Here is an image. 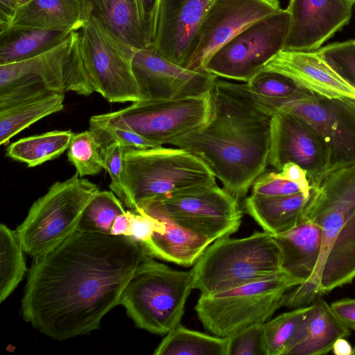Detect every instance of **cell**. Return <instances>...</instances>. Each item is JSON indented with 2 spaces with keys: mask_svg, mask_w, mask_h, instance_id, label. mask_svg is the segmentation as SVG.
Segmentation results:
<instances>
[{
  "mask_svg": "<svg viewBox=\"0 0 355 355\" xmlns=\"http://www.w3.org/2000/svg\"><path fill=\"white\" fill-rule=\"evenodd\" d=\"M245 85L251 96L257 101L287 99L304 89L283 74L263 70Z\"/></svg>",
  "mask_w": 355,
  "mask_h": 355,
  "instance_id": "obj_35",
  "label": "cell"
},
{
  "mask_svg": "<svg viewBox=\"0 0 355 355\" xmlns=\"http://www.w3.org/2000/svg\"><path fill=\"white\" fill-rule=\"evenodd\" d=\"M68 149V159L80 178L96 175L104 169L101 146L91 130L74 134Z\"/></svg>",
  "mask_w": 355,
  "mask_h": 355,
  "instance_id": "obj_34",
  "label": "cell"
},
{
  "mask_svg": "<svg viewBox=\"0 0 355 355\" xmlns=\"http://www.w3.org/2000/svg\"><path fill=\"white\" fill-rule=\"evenodd\" d=\"M347 1H349L351 4H352L354 6V4L355 3V0H347Z\"/></svg>",
  "mask_w": 355,
  "mask_h": 355,
  "instance_id": "obj_47",
  "label": "cell"
},
{
  "mask_svg": "<svg viewBox=\"0 0 355 355\" xmlns=\"http://www.w3.org/2000/svg\"><path fill=\"white\" fill-rule=\"evenodd\" d=\"M89 13L82 0H29L18 8L12 26L78 31Z\"/></svg>",
  "mask_w": 355,
  "mask_h": 355,
  "instance_id": "obj_25",
  "label": "cell"
},
{
  "mask_svg": "<svg viewBox=\"0 0 355 355\" xmlns=\"http://www.w3.org/2000/svg\"><path fill=\"white\" fill-rule=\"evenodd\" d=\"M16 2L17 3L19 7L21 6V5L26 3V2H28L29 0H15Z\"/></svg>",
  "mask_w": 355,
  "mask_h": 355,
  "instance_id": "obj_46",
  "label": "cell"
},
{
  "mask_svg": "<svg viewBox=\"0 0 355 355\" xmlns=\"http://www.w3.org/2000/svg\"><path fill=\"white\" fill-rule=\"evenodd\" d=\"M290 26L286 9L252 24L215 51L202 70L218 78L248 83L284 50Z\"/></svg>",
  "mask_w": 355,
  "mask_h": 355,
  "instance_id": "obj_13",
  "label": "cell"
},
{
  "mask_svg": "<svg viewBox=\"0 0 355 355\" xmlns=\"http://www.w3.org/2000/svg\"><path fill=\"white\" fill-rule=\"evenodd\" d=\"M64 99V94L55 93L1 110L0 144H8L11 138L33 123L61 111Z\"/></svg>",
  "mask_w": 355,
  "mask_h": 355,
  "instance_id": "obj_30",
  "label": "cell"
},
{
  "mask_svg": "<svg viewBox=\"0 0 355 355\" xmlns=\"http://www.w3.org/2000/svg\"><path fill=\"white\" fill-rule=\"evenodd\" d=\"M309 218L322 229L321 254L310 279L285 294L284 306L290 309L309 305L355 279V167L328 174Z\"/></svg>",
  "mask_w": 355,
  "mask_h": 355,
  "instance_id": "obj_3",
  "label": "cell"
},
{
  "mask_svg": "<svg viewBox=\"0 0 355 355\" xmlns=\"http://www.w3.org/2000/svg\"><path fill=\"white\" fill-rule=\"evenodd\" d=\"M73 135L70 130H53L22 138L8 146L6 155L34 167L62 155L69 148Z\"/></svg>",
  "mask_w": 355,
  "mask_h": 355,
  "instance_id": "obj_32",
  "label": "cell"
},
{
  "mask_svg": "<svg viewBox=\"0 0 355 355\" xmlns=\"http://www.w3.org/2000/svg\"><path fill=\"white\" fill-rule=\"evenodd\" d=\"M277 174L279 178L297 184L304 193L310 194L313 187L309 183L306 171L297 164L291 162L284 164Z\"/></svg>",
  "mask_w": 355,
  "mask_h": 355,
  "instance_id": "obj_41",
  "label": "cell"
},
{
  "mask_svg": "<svg viewBox=\"0 0 355 355\" xmlns=\"http://www.w3.org/2000/svg\"><path fill=\"white\" fill-rule=\"evenodd\" d=\"M130 229V210L113 191H98L84 209L77 231L128 236Z\"/></svg>",
  "mask_w": 355,
  "mask_h": 355,
  "instance_id": "obj_28",
  "label": "cell"
},
{
  "mask_svg": "<svg viewBox=\"0 0 355 355\" xmlns=\"http://www.w3.org/2000/svg\"><path fill=\"white\" fill-rule=\"evenodd\" d=\"M312 304L295 308L263 324L265 355H288L300 340Z\"/></svg>",
  "mask_w": 355,
  "mask_h": 355,
  "instance_id": "obj_29",
  "label": "cell"
},
{
  "mask_svg": "<svg viewBox=\"0 0 355 355\" xmlns=\"http://www.w3.org/2000/svg\"><path fill=\"white\" fill-rule=\"evenodd\" d=\"M252 193L268 196H286L302 192L295 183L279 178L275 171L261 174L252 186Z\"/></svg>",
  "mask_w": 355,
  "mask_h": 355,
  "instance_id": "obj_40",
  "label": "cell"
},
{
  "mask_svg": "<svg viewBox=\"0 0 355 355\" xmlns=\"http://www.w3.org/2000/svg\"><path fill=\"white\" fill-rule=\"evenodd\" d=\"M273 236L281 252L282 270L301 284L309 280L321 254V227L308 219L294 228Z\"/></svg>",
  "mask_w": 355,
  "mask_h": 355,
  "instance_id": "obj_23",
  "label": "cell"
},
{
  "mask_svg": "<svg viewBox=\"0 0 355 355\" xmlns=\"http://www.w3.org/2000/svg\"><path fill=\"white\" fill-rule=\"evenodd\" d=\"M146 256L131 237L75 232L33 259L21 303L24 320L58 341L98 329L103 317L120 304Z\"/></svg>",
  "mask_w": 355,
  "mask_h": 355,
  "instance_id": "obj_1",
  "label": "cell"
},
{
  "mask_svg": "<svg viewBox=\"0 0 355 355\" xmlns=\"http://www.w3.org/2000/svg\"><path fill=\"white\" fill-rule=\"evenodd\" d=\"M229 338L189 329L181 324L170 330L154 355H228Z\"/></svg>",
  "mask_w": 355,
  "mask_h": 355,
  "instance_id": "obj_31",
  "label": "cell"
},
{
  "mask_svg": "<svg viewBox=\"0 0 355 355\" xmlns=\"http://www.w3.org/2000/svg\"><path fill=\"white\" fill-rule=\"evenodd\" d=\"M304 168L312 187L331 172L329 151L313 128L300 117L277 111L271 120L268 165L280 171L287 162Z\"/></svg>",
  "mask_w": 355,
  "mask_h": 355,
  "instance_id": "obj_16",
  "label": "cell"
},
{
  "mask_svg": "<svg viewBox=\"0 0 355 355\" xmlns=\"http://www.w3.org/2000/svg\"><path fill=\"white\" fill-rule=\"evenodd\" d=\"M136 210L160 220L164 225L162 232L154 233L141 245L147 256L189 267L213 243L207 237L184 228L149 202H142Z\"/></svg>",
  "mask_w": 355,
  "mask_h": 355,
  "instance_id": "obj_21",
  "label": "cell"
},
{
  "mask_svg": "<svg viewBox=\"0 0 355 355\" xmlns=\"http://www.w3.org/2000/svg\"><path fill=\"white\" fill-rule=\"evenodd\" d=\"M313 187L310 194L303 192L279 196L252 193L243 201L245 213L262 229L272 235L290 230L307 220L318 193Z\"/></svg>",
  "mask_w": 355,
  "mask_h": 355,
  "instance_id": "obj_22",
  "label": "cell"
},
{
  "mask_svg": "<svg viewBox=\"0 0 355 355\" xmlns=\"http://www.w3.org/2000/svg\"><path fill=\"white\" fill-rule=\"evenodd\" d=\"M211 91L175 99H141L118 111L92 116L89 123L114 125L161 146L168 144L209 121Z\"/></svg>",
  "mask_w": 355,
  "mask_h": 355,
  "instance_id": "obj_11",
  "label": "cell"
},
{
  "mask_svg": "<svg viewBox=\"0 0 355 355\" xmlns=\"http://www.w3.org/2000/svg\"><path fill=\"white\" fill-rule=\"evenodd\" d=\"M262 70L283 74L300 87L321 96L355 100V89L342 79L315 51L282 50Z\"/></svg>",
  "mask_w": 355,
  "mask_h": 355,
  "instance_id": "obj_20",
  "label": "cell"
},
{
  "mask_svg": "<svg viewBox=\"0 0 355 355\" xmlns=\"http://www.w3.org/2000/svg\"><path fill=\"white\" fill-rule=\"evenodd\" d=\"M76 37L73 31L47 51L0 64V110L55 93L94 92L76 48Z\"/></svg>",
  "mask_w": 355,
  "mask_h": 355,
  "instance_id": "obj_4",
  "label": "cell"
},
{
  "mask_svg": "<svg viewBox=\"0 0 355 355\" xmlns=\"http://www.w3.org/2000/svg\"><path fill=\"white\" fill-rule=\"evenodd\" d=\"M71 33L12 26L0 33V64L22 61L47 51L64 40Z\"/></svg>",
  "mask_w": 355,
  "mask_h": 355,
  "instance_id": "obj_27",
  "label": "cell"
},
{
  "mask_svg": "<svg viewBox=\"0 0 355 355\" xmlns=\"http://www.w3.org/2000/svg\"><path fill=\"white\" fill-rule=\"evenodd\" d=\"M193 289L191 271L175 270L146 256L123 289L120 304L138 328L166 335L180 324Z\"/></svg>",
  "mask_w": 355,
  "mask_h": 355,
  "instance_id": "obj_7",
  "label": "cell"
},
{
  "mask_svg": "<svg viewBox=\"0 0 355 355\" xmlns=\"http://www.w3.org/2000/svg\"><path fill=\"white\" fill-rule=\"evenodd\" d=\"M336 316L349 329L355 330V298H344L330 304Z\"/></svg>",
  "mask_w": 355,
  "mask_h": 355,
  "instance_id": "obj_42",
  "label": "cell"
},
{
  "mask_svg": "<svg viewBox=\"0 0 355 355\" xmlns=\"http://www.w3.org/2000/svg\"><path fill=\"white\" fill-rule=\"evenodd\" d=\"M347 0H290V26L284 50L315 51L350 21Z\"/></svg>",
  "mask_w": 355,
  "mask_h": 355,
  "instance_id": "obj_18",
  "label": "cell"
},
{
  "mask_svg": "<svg viewBox=\"0 0 355 355\" xmlns=\"http://www.w3.org/2000/svg\"><path fill=\"white\" fill-rule=\"evenodd\" d=\"M315 51L342 79L355 89V40L331 43Z\"/></svg>",
  "mask_w": 355,
  "mask_h": 355,
  "instance_id": "obj_36",
  "label": "cell"
},
{
  "mask_svg": "<svg viewBox=\"0 0 355 355\" xmlns=\"http://www.w3.org/2000/svg\"><path fill=\"white\" fill-rule=\"evenodd\" d=\"M123 162L125 207L131 210L155 198L216 184L214 173L202 159L177 147H125Z\"/></svg>",
  "mask_w": 355,
  "mask_h": 355,
  "instance_id": "obj_6",
  "label": "cell"
},
{
  "mask_svg": "<svg viewBox=\"0 0 355 355\" xmlns=\"http://www.w3.org/2000/svg\"><path fill=\"white\" fill-rule=\"evenodd\" d=\"M216 0H160L151 49L184 67L191 42Z\"/></svg>",
  "mask_w": 355,
  "mask_h": 355,
  "instance_id": "obj_19",
  "label": "cell"
},
{
  "mask_svg": "<svg viewBox=\"0 0 355 355\" xmlns=\"http://www.w3.org/2000/svg\"><path fill=\"white\" fill-rule=\"evenodd\" d=\"M312 304L304 334L288 355H322L332 351L336 340L350 335V331L334 313L330 304L320 297Z\"/></svg>",
  "mask_w": 355,
  "mask_h": 355,
  "instance_id": "obj_26",
  "label": "cell"
},
{
  "mask_svg": "<svg viewBox=\"0 0 355 355\" xmlns=\"http://www.w3.org/2000/svg\"><path fill=\"white\" fill-rule=\"evenodd\" d=\"M98 191V185L77 173L53 184L15 230L24 252L39 258L76 232L84 209Z\"/></svg>",
  "mask_w": 355,
  "mask_h": 355,
  "instance_id": "obj_9",
  "label": "cell"
},
{
  "mask_svg": "<svg viewBox=\"0 0 355 355\" xmlns=\"http://www.w3.org/2000/svg\"><path fill=\"white\" fill-rule=\"evenodd\" d=\"M300 284L282 270L230 289L200 295L195 310L206 331L228 338L269 320L284 305L286 292Z\"/></svg>",
  "mask_w": 355,
  "mask_h": 355,
  "instance_id": "obj_8",
  "label": "cell"
},
{
  "mask_svg": "<svg viewBox=\"0 0 355 355\" xmlns=\"http://www.w3.org/2000/svg\"><path fill=\"white\" fill-rule=\"evenodd\" d=\"M89 130L96 140L104 148L112 142H118L125 148L148 149L162 146L134 132L114 125L89 123Z\"/></svg>",
  "mask_w": 355,
  "mask_h": 355,
  "instance_id": "obj_37",
  "label": "cell"
},
{
  "mask_svg": "<svg viewBox=\"0 0 355 355\" xmlns=\"http://www.w3.org/2000/svg\"><path fill=\"white\" fill-rule=\"evenodd\" d=\"M281 252L272 234L255 232L210 244L190 270L193 289L210 295L282 271Z\"/></svg>",
  "mask_w": 355,
  "mask_h": 355,
  "instance_id": "obj_5",
  "label": "cell"
},
{
  "mask_svg": "<svg viewBox=\"0 0 355 355\" xmlns=\"http://www.w3.org/2000/svg\"><path fill=\"white\" fill-rule=\"evenodd\" d=\"M18 8L15 0H0V33L12 27Z\"/></svg>",
  "mask_w": 355,
  "mask_h": 355,
  "instance_id": "obj_44",
  "label": "cell"
},
{
  "mask_svg": "<svg viewBox=\"0 0 355 355\" xmlns=\"http://www.w3.org/2000/svg\"><path fill=\"white\" fill-rule=\"evenodd\" d=\"M132 69L141 99H175L210 92L216 76L193 71L168 60L153 49L135 51Z\"/></svg>",
  "mask_w": 355,
  "mask_h": 355,
  "instance_id": "obj_17",
  "label": "cell"
},
{
  "mask_svg": "<svg viewBox=\"0 0 355 355\" xmlns=\"http://www.w3.org/2000/svg\"><path fill=\"white\" fill-rule=\"evenodd\" d=\"M92 15L136 49H150L139 0H82Z\"/></svg>",
  "mask_w": 355,
  "mask_h": 355,
  "instance_id": "obj_24",
  "label": "cell"
},
{
  "mask_svg": "<svg viewBox=\"0 0 355 355\" xmlns=\"http://www.w3.org/2000/svg\"><path fill=\"white\" fill-rule=\"evenodd\" d=\"M353 347L345 338H340L333 345L332 352L336 355H352Z\"/></svg>",
  "mask_w": 355,
  "mask_h": 355,
  "instance_id": "obj_45",
  "label": "cell"
},
{
  "mask_svg": "<svg viewBox=\"0 0 355 355\" xmlns=\"http://www.w3.org/2000/svg\"><path fill=\"white\" fill-rule=\"evenodd\" d=\"M352 355H355V346L353 347Z\"/></svg>",
  "mask_w": 355,
  "mask_h": 355,
  "instance_id": "obj_48",
  "label": "cell"
},
{
  "mask_svg": "<svg viewBox=\"0 0 355 355\" xmlns=\"http://www.w3.org/2000/svg\"><path fill=\"white\" fill-rule=\"evenodd\" d=\"M24 251L15 230L0 225V302L18 286L28 269Z\"/></svg>",
  "mask_w": 355,
  "mask_h": 355,
  "instance_id": "obj_33",
  "label": "cell"
},
{
  "mask_svg": "<svg viewBox=\"0 0 355 355\" xmlns=\"http://www.w3.org/2000/svg\"><path fill=\"white\" fill-rule=\"evenodd\" d=\"M139 1L142 8L146 31L152 48L155 38L157 15L160 0Z\"/></svg>",
  "mask_w": 355,
  "mask_h": 355,
  "instance_id": "obj_43",
  "label": "cell"
},
{
  "mask_svg": "<svg viewBox=\"0 0 355 355\" xmlns=\"http://www.w3.org/2000/svg\"><path fill=\"white\" fill-rule=\"evenodd\" d=\"M228 338V355H265L263 324L254 325Z\"/></svg>",
  "mask_w": 355,
  "mask_h": 355,
  "instance_id": "obj_39",
  "label": "cell"
},
{
  "mask_svg": "<svg viewBox=\"0 0 355 355\" xmlns=\"http://www.w3.org/2000/svg\"><path fill=\"white\" fill-rule=\"evenodd\" d=\"M124 146L118 142H112L101 148L104 169L111 178L110 189L125 206L128 193L123 181V151Z\"/></svg>",
  "mask_w": 355,
  "mask_h": 355,
  "instance_id": "obj_38",
  "label": "cell"
},
{
  "mask_svg": "<svg viewBox=\"0 0 355 355\" xmlns=\"http://www.w3.org/2000/svg\"><path fill=\"white\" fill-rule=\"evenodd\" d=\"M146 201L184 228L203 235L212 242L236 232L243 218L239 200L216 184Z\"/></svg>",
  "mask_w": 355,
  "mask_h": 355,
  "instance_id": "obj_14",
  "label": "cell"
},
{
  "mask_svg": "<svg viewBox=\"0 0 355 355\" xmlns=\"http://www.w3.org/2000/svg\"><path fill=\"white\" fill-rule=\"evenodd\" d=\"M211 94L209 121L168 144L202 159L239 200L268 166L273 114L253 98L245 83L218 78Z\"/></svg>",
  "mask_w": 355,
  "mask_h": 355,
  "instance_id": "obj_2",
  "label": "cell"
},
{
  "mask_svg": "<svg viewBox=\"0 0 355 355\" xmlns=\"http://www.w3.org/2000/svg\"><path fill=\"white\" fill-rule=\"evenodd\" d=\"M76 48L94 92L111 103L140 100L132 69L136 49L89 13L77 31Z\"/></svg>",
  "mask_w": 355,
  "mask_h": 355,
  "instance_id": "obj_10",
  "label": "cell"
},
{
  "mask_svg": "<svg viewBox=\"0 0 355 355\" xmlns=\"http://www.w3.org/2000/svg\"><path fill=\"white\" fill-rule=\"evenodd\" d=\"M268 106L295 115L308 123L327 147L331 171L355 167V100L328 98L302 89Z\"/></svg>",
  "mask_w": 355,
  "mask_h": 355,
  "instance_id": "obj_12",
  "label": "cell"
},
{
  "mask_svg": "<svg viewBox=\"0 0 355 355\" xmlns=\"http://www.w3.org/2000/svg\"><path fill=\"white\" fill-rule=\"evenodd\" d=\"M281 9L279 0H216L191 42L185 68L204 71L207 59L241 31Z\"/></svg>",
  "mask_w": 355,
  "mask_h": 355,
  "instance_id": "obj_15",
  "label": "cell"
}]
</instances>
